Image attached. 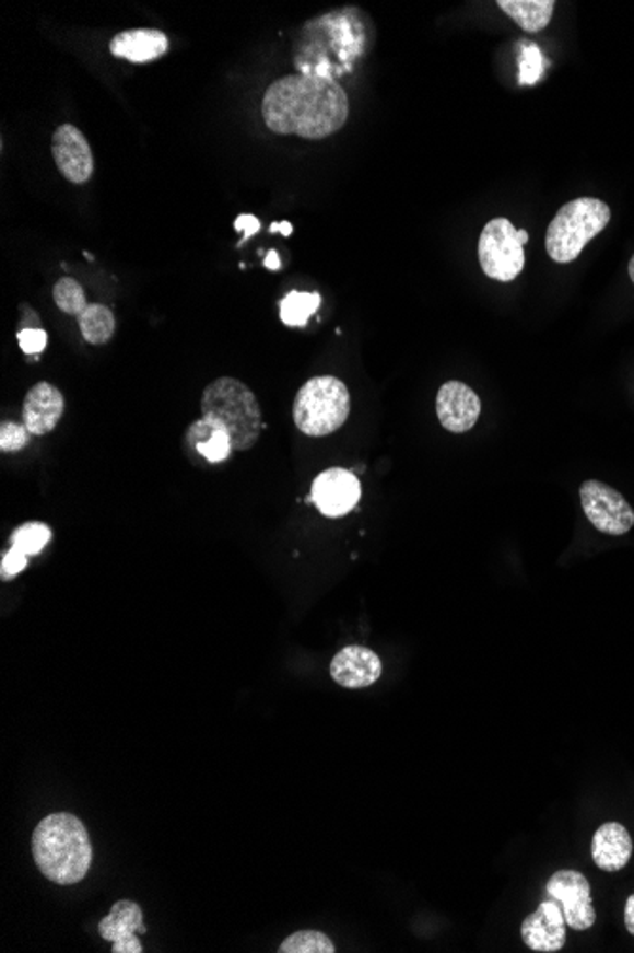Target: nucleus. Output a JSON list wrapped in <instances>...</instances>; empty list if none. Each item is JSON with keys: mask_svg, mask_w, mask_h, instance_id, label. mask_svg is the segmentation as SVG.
Masks as SVG:
<instances>
[{"mask_svg": "<svg viewBox=\"0 0 634 953\" xmlns=\"http://www.w3.org/2000/svg\"><path fill=\"white\" fill-rule=\"evenodd\" d=\"M517 234H519L520 244H527V242H528L527 231H523V229H519V233H517Z\"/></svg>", "mask_w": 634, "mask_h": 953, "instance_id": "473e14b6", "label": "nucleus"}, {"mask_svg": "<svg viewBox=\"0 0 634 953\" xmlns=\"http://www.w3.org/2000/svg\"><path fill=\"white\" fill-rule=\"evenodd\" d=\"M612 211L599 198H576L564 205L551 221L545 249L553 262L566 265L579 257L585 246L604 231Z\"/></svg>", "mask_w": 634, "mask_h": 953, "instance_id": "20e7f679", "label": "nucleus"}, {"mask_svg": "<svg viewBox=\"0 0 634 953\" xmlns=\"http://www.w3.org/2000/svg\"><path fill=\"white\" fill-rule=\"evenodd\" d=\"M265 265H267L268 269L278 270L280 269V265H282V263H280V257H278V254H275V252H270V254H268L267 262H265Z\"/></svg>", "mask_w": 634, "mask_h": 953, "instance_id": "7c9ffc66", "label": "nucleus"}, {"mask_svg": "<svg viewBox=\"0 0 634 953\" xmlns=\"http://www.w3.org/2000/svg\"><path fill=\"white\" fill-rule=\"evenodd\" d=\"M143 911L139 904L131 900H120L113 906L107 917L99 923V934L113 942L115 953H141L143 946L139 942L138 932H144Z\"/></svg>", "mask_w": 634, "mask_h": 953, "instance_id": "4468645a", "label": "nucleus"}, {"mask_svg": "<svg viewBox=\"0 0 634 953\" xmlns=\"http://www.w3.org/2000/svg\"><path fill=\"white\" fill-rule=\"evenodd\" d=\"M585 516L600 533L621 537L634 525V510L620 491L604 481L587 480L579 489Z\"/></svg>", "mask_w": 634, "mask_h": 953, "instance_id": "0eeeda50", "label": "nucleus"}, {"mask_svg": "<svg viewBox=\"0 0 634 953\" xmlns=\"http://www.w3.org/2000/svg\"><path fill=\"white\" fill-rule=\"evenodd\" d=\"M566 919L561 904L549 898L538 906V910L523 921L520 937L528 950L540 953H555L566 944Z\"/></svg>", "mask_w": 634, "mask_h": 953, "instance_id": "9d476101", "label": "nucleus"}, {"mask_svg": "<svg viewBox=\"0 0 634 953\" xmlns=\"http://www.w3.org/2000/svg\"><path fill=\"white\" fill-rule=\"evenodd\" d=\"M188 440L195 444L196 452L208 458L210 463H221L234 450L228 432L219 422L206 417L188 429Z\"/></svg>", "mask_w": 634, "mask_h": 953, "instance_id": "a211bd4d", "label": "nucleus"}, {"mask_svg": "<svg viewBox=\"0 0 634 953\" xmlns=\"http://www.w3.org/2000/svg\"><path fill=\"white\" fill-rule=\"evenodd\" d=\"M629 277L634 282V255L631 257V262H629Z\"/></svg>", "mask_w": 634, "mask_h": 953, "instance_id": "72a5a7b5", "label": "nucleus"}, {"mask_svg": "<svg viewBox=\"0 0 634 953\" xmlns=\"http://www.w3.org/2000/svg\"><path fill=\"white\" fill-rule=\"evenodd\" d=\"M625 927L634 937V895L629 896L625 903Z\"/></svg>", "mask_w": 634, "mask_h": 953, "instance_id": "c756f323", "label": "nucleus"}, {"mask_svg": "<svg viewBox=\"0 0 634 953\" xmlns=\"http://www.w3.org/2000/svg\"><path fill=\"white\" fill-rule=\"evenodd\" d=\"M319 303H321V298L317 293L291 291L287 298L282 301V321L291 328L306 326V322L312 314L316 313Z\"/></svg>", "mask_w": 634, "mask_h": 953, "instance_id": "412c9836", "label": "nucleus"}, {"mask_svg": "<svg viewBox=\"0 0 634 953\" xmlns=\"http://www.w3.org/2000/svg\"><path fill=\"white\" fill-rule=\"evenodd\" d=\"M66 411V398L58 386L36 383L23 402V422L31 434L43 437L58 427Z\"/></svg>", "mask_w": 634, "mask_h": 953, "instance_id": "2eb2a0df", "label": "nucleus"}, {"mask_svg": "<svg viewBox=\"0 0 634 953\" xmlns=\"http://www.w3.org/2000/svg\"><path fill=\"white\" fill-rule=\"evenodd\" d=\"M25 568H27V554H23L22 550L12 546L2 558L0 576L2 579H12V577L20 576Z\"/></svg>", "mask_w": 634, "mask_h": 953, "instance_id": "cd10ccee", "label": "nucleus"}, {"mask_svg": "<svg viewBox=\"0 0 634 953\" xmlns=\"http://www.w3.org/2000/svg\"><path fill=\"white\" fill-rule=\"evenodd\" d=\"M51 154L59 172L74 185H84L94 175V154L84 133L72 125L59 126L51 138Z\"/></svg>", "mask_w": 634, "mask_h": 953, "instance_id": "1a4fd4ad", "label": "nucleus"}, {"mask_svg": "<svg viewBox=\"0 0 634 953\" xmlns=\"http://www.w3.org/2000/svg\"><path fill=\"white\" fill-rule=\"evenodd\" d=\"M270 231H272V233L280 231V233L289 236V234L293 233V225H291V223H274V225L270 226Z\"/></svg>", "mask_w": 634, "mask_h": 953, "instance_id": "2f4dec72", "label": "nucleus"}, {"mask_svg": "<svg viewBox=\"0 0 634 953\" xmlns=\"http://www.w3.org/2000/svg\"><path fill=\"white\" fill-rule=\"evenodd\" d=\"M79 326L82 337L90 345H105L113 339L116 332L115 314L108 306L94 303L80 314Z\"/></svg>", "mask_w": 634, "mask_h": 953, "instance_id": "aec40b11", "label": "nucleus"}, {"mask_svg": "<svg viewBox=\"0 0 634 953\" xmlns=\"http://www.w3.org/2000/svg\"><path fill=\"white\" fill-rule=\"evenodd\" d=\"M545 59L538 44H525L519 58V82L523 86H532L543 77Z\"/></svg>", "mask_w": 634, "mask_h": 953, "instance_id": "393cba45", "label": "nucleus"}, {"mask_svg": "<svg viewBox=\"0 0 634 953\" xmlns=\"http://www.w3.org/2000/svg\"><path fill=\"white\" fill-rule=\"evenodd\" d=\"M234 226H236L238 231H246L247 239V236H251V234H255L257 233V231H259L260 223L259 219L253 218V216H239V218L236 219V223H234Z\"/></svg>", "mask_w": 634, "mask_h": 953, "instance_id": "c85d7f7f", "label": "nucleus"}, {"mask_svg": "<svg viewBox=\"0 0 634 953\" xmlns=\"http://www.w3.org/2000/svg\"><path fill=\"white\" fill-rule=\"evenodd\" d=\"M54 299H56V305L71 316H80L87 309L86 293L82 290V286L72 278L58 280V284L54 288Z\"/></svg>", "mask_w": 634, "mask_h": 953, "instance_id": "b1692460", "label": "nucleus"}, {"mask_svg": "<svg viewBox=\"0 0 634 953\" xmlns=\"http://www.w3.org/2000/svg\"><path fill=\"white\" fill-rule=\"evenodd\" d=\"M280 953H334L332 940L319 931L293 932L289 939L283 940Z\"/></svg>", "mask_w": 634, "mask_h": 953, "instance_id": "4be33fe9", "label": "nucleus"}, {"mask_svg": "<svg viewBox=\"0 0 634 953\" xmlns=\"http://www.w3.org/2000/svg\"><path fill=\"white\" fill-rule=\"evenodd\" d=\"M30 442V429L17 422H2L0 427V450L4 453L20 452Z\"/></svg>", "mask_w": 634, "mask_h": 953, "instance_id": "a878e982", "label": "nucleus"}, {"mask_svg": "<svg viewBox=\"0 0 634 953\" xmlns=\"http://www.w3.org/2000/svg\"><path fill=\"white\" fill-rule=\"evenodd\" d=\"M545 895L561 904L570 929L577 932L589 931L597 921L591 885L584 873L576 870H559L549 878Z\"/></svg>", "mask_w": 634, "mask_h": 953, "instance_id": "6e6552de", "label": "nucleus"}, {"mask_svg": "<svg viewBox=\"0 0 634 953\" xmlns=\"http://www.w3.org/2000/svg\"><path fill=\"white\" fill-rule=\"evenodd\" d=\"M51 539L50 527L40 522H27L12 533V546L27 556L40 553Z\"/></svg>", "mask_w": 634, "mask_h": 953, "instance_id": "5701e85b", "label": "nucleus"}, {"mask_svg": "<svg viewBox=\"0 0 634 953\" xmlns=\"http://www.w3.org/2000/svg\"><path fill=\"white\" fill-rule=\"evenodd\" d=\"M17 341H20V347H22L25 355H38V352H43V350L46 349L48 335H46L44 329H22V332L17 334Z\"/></svg>", "mask_w": 634, "mask_h": 953, "instance_id": "bb28decb", "label": "nucleus"}, {"mask_svg": "<svg viewBox=\"0 0 634 953\" xmlns=\"http://www.w3.org/2000/svg\"><path fill=\"white\" fill-rule=\"evenodd\" d=\"M633 837L620 823H606L595 832L591 844L592 862L602 872H620L633 857Z\"/></svg>", "mask_w": 634, "mask_h": 953, "instance_id": "dca6fc26", "label": "nucleus"}, {"mask_svg": "<svg viewBox=\"0 0 634 953\" xmlns=\"http://www.w3.org/2000/svg\"><path fill=\"white\" fill-rule=\"evenodd\" d=\"M348 95L339 82L319 74H289L270 88L262 100V118L280 136L325 139L347 125Z\"/></svg>", "mask_w": 634, "mask_h": 953, "instance_id": "f257e3e1", "label": "nucleus"}, {"mask_svg": "<svg viewBox=\"0 0 634 953\" xmlns=\"http://www.w3.org/2000/svg\"><path fill=\"white\" fill-rule=\"evenodd\" d=\"M497 7L527 33H540L553 18L555 0H500Z\"/></svg>", "mask_w": 634, "mask_h": 953, "instance_id": "6ab92c4d", "label": "nucleus"}, {"mask_svg": "<svg viewBox=\"0 0 634 953\" xmlns=\"http://www.w3.org/2000/svg\"><path fill=\"white\" fill-rule=\"evenodd\" d=\"M348 415V386L332 375L310 379L296 393L293 419L296 429L306 437H329L347 422Z\"/></svg>", "mask_w": 634, "mask_h": 953, "instance_id": "39448f33", "label": "nucleus"}, {"mask_svg": "<svg viewBox=\"0 0 634 953\" xmlns=\"http://www.w3.org/2000/svg\"><path fill=\"white\" fill-rule=\"evenodd\" d=\"M110 51L116 58L144 63L162 58L166 54L167 37L158 30L124 31L110 40Z\"/></svg>", "mask_w": 634, "mask_h": 953, "instance_id": "f3484780", "label": "nucleus"}, {"mask_svg": "<svg viewBox=\"0 0 634 953\" xmlns=\"http://www.w3.org/2000/svg\"><path fill=\"white\" fill-rule=\"evenodd\" d=\"M383 674V661L375 651L350 646L339 651L331 661V677L347 689H363L375 684Z\"/></svg>", "mask_w": 634, "mask_h": 953, "instance_id": "ddd939ff", "label": "nucleus"}, {"mask_svg": "<svg viewBox=\"0 0 634 953\" xmlns=\"http://www.w3.org/2000/svg\"><path fill=\"white\" fill-rule=\"evenodd\" d=\"M312 497L325 516H344L360 501V480L344 468H329L317 476L312 486Z\"/></svg>", "mask_w": 634, "mask_h": 953, "instance_id": "9b49d317", "label": "nucleus"}, {"mask_svg": "<svg viewBox=\"0 0 634 953\" xmlns=\"http://www.w3.org/2000/svg\"><path fill=\"white\" fill-rule=\"evenodd\" d=\"M202 417L219 422L232 448L246 452L259 440L262 414L251 388L234 377H219L202 394Z\"/></svg>", "mask_w": 634, "mask_h": 953, "instance_id": "7ed1b4c3", "label": "nucleus"}, {"mask_svg": "<svg viewBox=\"0 0 634 953\" xmlns=\"http://www.w3.org/2000/svg\"><path fill=\"white\" fill-rule=\"evenodd\" d=\"M33 857L46 880L74 885L92 867V844L84 824L71 813H54L33 834Z\"/></svg>", "mask_w": 634, "mask_h": 953, "instance_id": "f03ea898", "label": "nucleus"}, {"mask_svg": "<svg viewBox=\"0 0 634 953\" xmlns=\"http://www.w3.org/2000/svg\"><path fill=\"white\" fill-rule=\"evenodd\" d=\"M519 229L505 218L492 219L479 239V262L486 277L497 282H512L525 269V244Z\"/></svg>", "mask_w": 634, "mask_h": 953, "instance_id": "423d86ee", "label": "nucleus"}, {"mask_svg": "<svg viewBox=\"0 0 634 953\" xmlns=\"http://www.w3.org/2000/svg\"><path fill=\"white\" fill-rule=\"evenodd\" d=\"M437 417L441 425L455 434L468 432L476 427L481 415V398L471 386L460 381H448L437 393Z\"/></svg>", "mask_w": 634, "mask_h": 953, "instance_id": "f8f14e48", "label": "nucleus"}]
</instances>
